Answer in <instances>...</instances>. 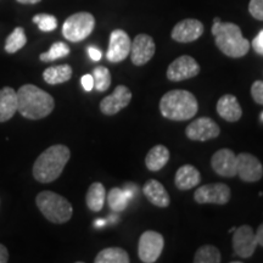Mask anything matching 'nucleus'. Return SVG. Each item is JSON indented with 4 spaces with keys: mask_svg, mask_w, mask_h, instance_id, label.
I'll return each mask as SVG.
<instances>
[{
    "mask_svg": "<svg viewBox=\"0 0 263 263\" xmlns=\"http://www.w3.org/2000/svg\"><path fill=\"white\" fill-rule=\"evenodd\" d=\"M20 112L28 120H42L49 116L55 107L54 98L33 84H25L17 91Z\"/></svg>",
    "mask_w": 263,
    "mask_h": 263,
    "instance_id": "1",
    "label": "nucleus"
},
{
    "mask_svg": "<svg viewBox=\"0 0 263 263\" xmlns=\"http://www.w3.org/2000/svg\"><path fill=\"white\" fill-rule=\"evenodd\" d=\"M71 157V151L65 145H52L43 151L33 164V177L39 183H51L61 176Z\"/></svg>",
    "mask_w": 263,
    "mask_h": 263,
    "instance_id": "2",
    "label": "nucleus"
},
{
    "mask_svg": "<svg viewBox=\"0 0 263 263\" xmlns=\"http://www.w3.org/2000/svg\"><path fill=\"white\" fill-rule=\"evenodd\" d=\"M212 34L215 35L217 48L229 58H242L250 50V43L242 37L239 26L232 22H221V18L213 20Z\"/></svg>",
    "mask_w": 263,
    "mask_h": 263,
    "instance_id": "3",
    "label": "nucleus"
},
{
    "mask_svg": "<svg viewBox=\"0 0 263 263\" xmlns=\"http://www.w3.org/2000/svg\"><path fill=\"white\" fill-rule=\"evenodd\" d=\"M199 104L195 95L188 90L174 89L167 91L160 100V111L164 118L171 121H188L197 114Z\"/></svg>",
    "mask_w": 263,
    "mask_h": 263,
    "instance_id": "4",
    "label": "nucleus"
},
{
    "mask_svg": "<svg viewBox=\"0 0 263 263\" xmlns=\"http://www.w3.org/2000/svg\"><path fill=\"white\" fill-rule=\"evenodd\" d=\"M39 211L49 222L62 224L71 219L73 209L67 199L54 192H42L35 197Z\"/></svg>",
    "mask_w": 263,
    "mask_h": 263,
    "instance_id": "5",
    "label": "nucleus"
},
{
    "mask_svg": "<svg viewBox=\"0 0 263 263\" xmlns=\"http://www.w3.org/2000/svg\"><path fill=\"white\" fill-rule=\"evenodd\" d=\"M95 27V18L89 12L71 15L62 26V34L68 42L78 43L88 38Z\"/></svg>",
    "mask_w": 263,
    "mask_h": 263,
    "instance_id": "6",
    "label": "nucleus"
},
{
    "mask_svg": "<svg viewBox=\"0 0 263 263\" xmlns=\"http://www.w3.org/2000/svg\"><path fill=\"white\" fill-rule=\"evenodd\" d=\"M164 239L155 230H146L139 238L138 244V256L144 263L156 262L162 254Z\"/></svg>",
    "mask_w": 263,
    "mask_h": 263,
    "instance_id": "7",
    "label": "nucleus"
},
{
    "mask_svg": "<svg viewBox=\"0 0 263 263\" xmlns=\"http://www.w3.org/2000/svg\"><path fill=\"white\" fill-rule=\"evenodd\" d=\"M233 234V249L234 254L241 258H249L254 255L258 242L254 229L250 226L235 228Z\"/></svg>",
    "mask_w": 263,
    "mask_h": 263,
    "instance_id": "8",
    "label": "nucleus"
},
{
    "mask_svg": "<svg viewBox=\"0 0 263 263\" xmlns=\"http://www.w3.org/2000/svg\"><path fill=\"white\" fill-rule=\"evenodd\" d=\"M194 199L197 203H217L226 205L230 200V188L227 184L213 183L200 186L194 193Z\"/></svg>",
    "mask_w": 263,
    "mask_h": 263,
    "instance_id": "9",
    "label": "nucleus"
},
{
    "mask_svg": "<svg viewBox=\"0 0 263 263\" xmlns=\"http://www.w3.org/2000/svg\"><path fill=\"white\" fill-rule=\"evenodd\" d=\"M200 73V66L195 59L183 55L176 59L167 68V78L171 82H182L196 77Z\"/></svg>",
    "mask_w": 263,
    "mask_h": 263,
    "instance_id": "10",
    "label": "nucleus"
},
{
    "mask_svg": "<svg viewBox=\"0 0 263 263\" xmlns=\"http://www.w3.org/2000/svg\"><path fill=\"white\" fill-rule=\"evenodd\" d=\"M185 134L193 141H207L218 137L221 128L212 118L199 117L186 127Z\"/></svg>",
    "mask_w": 263,
    "mask_h": 263,
    "instance_id": "11",
    "label": "nucleus"
},
{
    "mask_svg": "<svg viewBox=\"0 0 263 263\" xmlns=\"http://www.w3.org/2000/svg\"><path fill=\"white\" fill-rule=\"evenodd\" d=\"M156 45L153 37L149 34L140 33L130 45V59L136 66H143L149 62L155 55Z\"/></svg>",
    "mask_w": 263,
    "mask_h": 263,
    "instance_id": "12",
    "label": "nucleus"
},
{
    "mask_svg": "<svg viewBox=\"0 0 263 263\" xmlns=\"http://www.w3.org/2000/svg\"><path fill=\"white\" fill-rule=\"evenodd\" d=\"M130 38L122 29H115L110 35L106 58L112 64L126 60L130 54Z\"/></svg>",
    "mask_w": 263,
    "mask_h": 263,
    "instance_id": "13",
    "label": "nucleus"
},
{
    "mask_svg": "<svg viewBox=\"0 0 263 263\" xmlns=\"http://www.w3.org/2000/svg\"><path fill=\"white\" fill-rule=\"evenodd\" d=\"M238 176L240 179L248 183L258 182L263 176V166L257 157L248 153H241L236 156Z\"/></svg>",
    "mask_w": 263,
    "mask_h": 263,
    "instance_id": "14",
    "label": "nucleus"
},
{
    "mask_svg": "<svg viewBox=\"0 0 263 263\" xmlns=\"http://www.w3.org/2000/svg\"><path fill=\"white\" fill-rule=\"evenodd\" d=\"M132 91L126 85H117L114 93L104 98L100 103V111L106 116H114L129 105Z\"/></svg>",
    "mask_w": 263,
    "mask_h": 263,
    "instance_id": "15",
    "label": "nucleus"
},
{
    "mask_svg": "<svg viewBox=\"0 0 263 263\" xmlns=\"http://www.w3.org/2000/svg\"><path fill=\"white\" fill-rule=\"evenodd\" d=\"M212 170L218 176L224 178H232L238 173V164H236V155L230 149H221L213 154L211 159Z\"/></svg>",
    "mask_w": 263,
    "mask_h": 263,
    "instance_id": "16",
    "label": "nucleus"
},
{
    "mask_svg": "<svg viewBox=\"0 0 263 263\" xmlns=\"http://www.w3.org/2000/svg\"><path fill=\"white\" fill-rule=\"evenodd\" d=\"M203 29L205 28L202 22H200L199 20L186 18L174 26L171 35L173 41L178 43H192L201 37Z\"/></svg>",
    "mask_w": 263,
    "mask_h": 263,
    "instance_id": "17",
    "label": "nucleus"
},
{
    "mask_svg": "<svg viewBox=\"0 0 263 263\" xmlns=\"http://www.w3.org/2000/svg\"><path fill=\"white\" fill-rule=\"evenodd\" d=\"M216 108L219 116L227 122H236L242 116V108L240 106L238 99L232 94H226L221 97Z\"/></svg>",
    "mask_w": 263,
    "mask_h": 263,
    "instance_id": "18",
    "label": "nucleus"
},
{
    "mask_svg": "<svg viewBox=\"0 0 263 263\" xmlns=\"http://www.w3.org/2000/svg\"><path fill=\"white\" fill-rule=\"evenodd\" d=\"M200 182H201V174L192 164H184L179 167L174 177V184L178 190H182V192L195 188Z\"/></svg>",
    "mask_w": 263,
    "mask_h": 263,
    "instance_id": "19",
    "label": "nucleus"
},
{
    "mask_svg": "<svg viewBox=\"0 0 263 263\" xmlns=\"http://www.w3.org/2000/svg\"><path fill=\"white\" fill-rule=\"evenodd\" d=\"M143 193L153 205L160 207V209H166V207L170 206L171 199L168 193L159 180H147L143 188Z\"/></svg>",
    "mask_w": 263,
    "mask_h": 263,
    "instance_id": "20",
    "label": "nucleus"
},
{
    "mask_svg": "<svg viewBox=\"0 0 263 263\" xmlns=\"http://www.w3.org/2000/svg\"><path fill=\"white\" fill-rule=\"evenodd\" d=\"M18 99L17 91L10 87L0 90V122H6L17 112Z\"/></svg>",
    "mask_w": 263,
    "mask_h": 263,
    "instance_id": "21",
    "label": "nucleus"
},
{
    "mask_svg": "<svg viewBox=\"0 0 263 263\" xmlns=\"http://www.w3.org/2000/svg\"><path fill=\"white\" fill-rule=\"evenodd\" d=\"M170 150L164 145H156L150 149L145 157V166L151 172H159L170 161Z\"/></svg>",
    "mask_w": 263,
    "mask_h": 263,
    "instance_id": "22",
    "label": "nucleus"
},
{
    "mask_svg": "<svg viewBox=\"0 0 263 263\" xmlns=\"http://www.w3.org/2000/svg\"><path fill=\"white\" fill-rule=\"evenodd\" d=\"M105 199H106V190L101 183H93L88 189L87 196H85V202H87L88 209L94 212H99L103 210Z\"/></svg>",
    "mask_w": 263,
    "mask_h": 263,
    "instance_id": "23",
    "label": "nucleus"
},
{
    "mask_svg": "<svg viewBox=\"0 0 263 263\" xmlns=\"http://www.w3.org/2000/svg\"><path fill=\"white\" fill-rule=\"evenodd\" d=\"M72 77V67L70 65L51 66L43 72V78L48 84L55 85L70 81Z\"/></svg>",
    "mask_w": 263,
    "mask_h": 263,
    "instance_id": "24",
    "label": "nucleus"
},
{
    "mask_svg": "<svg viewBox=\"0 0 263 263\" xmlns=\"http://www.w3.org/2000/svg\"><path fill=\"white\" fill-rule=\"evenodd\" d=\"M132 199V193L127 189L112 188L107 194V202L110 209L115 212L124 211L127 209L128 202Z\"/></svg>",
    "mask_w": 263,
    "mask_h": 263,
    "instance_id": "25",
    "label": "nucleus"
},
{
    "mask_svg": "<svg viewBox=\"0 0 263 263\" xmlns=\"http://www.w3.org/2000/svg\"><path fill=\"white\" fill-rule=\"evenodd\" d=\"M95 263H129L127 251L121 248H107L101 250L94 259Z\"/></svg>",
    "mask_w": 263,
    "mask_h": 263,
    "instance_id": "26",
    "label": "nucleus"
},
{
    "mask_svg": "<svg viewBox=\"0 0 263 263\" xmlns=\"http://www.w3.org/2000/svg\"><path fill=\"white\" fill-rule=\"evenodd\" d=\"M221 261V252L213 245L201 246L194 256V262L195 263H219Z\"/></svg>",
    "mask_w": 263,
    "mask_h": 263,
    "instance_id": "27",
    "label": "nucleus"
},
{
    "mask_svg": "<svg viewBox=\"0 0 263 263\" xmlns=\"http://www.w3.org/2000/svg\"><path fill=\"white\" fill-rule=\"evenodd\" d=\"M26 43H27V37L25 34V29L22 27H17L6 38L5 50L9 54H15L16 51L25 47Z\"/></svg>",
    "mask_w": 263,
    "mask_h": 263,
    "instance_id": "28",
    "label": "nucleus"
},
{
    "mask_svg": "<svg viewBox=\"0 0 263 263\" xmlns=\"http://www.w3.org/2000/svg\"><path fill=\"white\" fill-rule=\"evenodd\" d=\"M93 80H94V88L100 93L106 91L111 85V73L104 66H99L94 68L93 71Z\"/></svg>",
    "mask_w": 263,
    "mask_h": 263,
    "instance_id": "29",
    "label": "nucleus"
},
{
    "mask_svg": "<svg viewBox=\"0 0 263 263\" xmlns=\"http://www.w3.org/2000/svg\"><path fill=\"white\" fill-rule=\"evenodd\" d=\"M68 54H70V48H68V45L62 42H57L51 45L49 51L41 54V60L43 62H50L58 60V59L67 57Z\"/></svg>",
    "mask_w": 263,
    "mask_h": 263,
    "instance_id": "30",
    "label": "nucleus"
},
{
    "mask_svg": "<svg viewBox=\"0 0 263 263\" xmlns=\"http://www.w3.org/2000/svg\"><path fill=\"white\" fill-rule=\"evenodd\" d=\"M33 22L38 25L42 32H51L58 27V20L55 16L48 14H38L33 17Z\"/></svg>",
    "mask_w": 263,
    "mask_h": 263,
    "instance_id": "31",
    "label": "nucleus"
},
{
    "mask_svg": "<svg viewBox=\"0 0 263 263\" xmlns=\"http://www.w3.org/2000/svg\"><path fill=\"white\" fill-rule=\"evenodd\" d=\"M249 11L252 17L263 21V0H251L249 4Z\"/></svg>",
    "mask_w": 263,
    "mask_h": 263,
    "instance_id": "32",
    "label": "nucleus"
},
{
    "mask_svg": "<svg viewBox=\"0 0 263 263\" xmlns=\"http://www.w3.org/2000/svg\"><path fill=\"white\" fill-rule=\"evenodd\" d=\"M251 95H252V99L255 100V103L263 105V82L262 81L254 82V84H252L251 87Z\"/></svg>",
    "mask_w": 263,
    "mask_h": 263,
    "instance_id": "33",
    "label": "nucleus"
},
{
    "mask_svg": "<svg viewBox=\"0 0 263 263\" xmlns=\"http://www.w3.org/2000/svg\"><path fill=\"white\" fill-rule=\"evenodd\" d=\"M252 48L259 55H263V31L258 33V35L252 42Z\"/></svg>",
    "mask_w": 263,
    "mask_h": 263,
    "instance_id": "34",
    "label": "nucleus"
},
{
    "mask_svg": "<svg viewBox=\"0 0 263 263\" xmlns=\"http://www.w3.org/2000/svg\"><path fill=\"white\" fill-rule=\"evenodd\" d=\"M82 87L85 91H90L94 88V80L91 74H84L81 80Z\"/></svg>",
    "mask_w": 263,
    "mask_h": 263,
    "instance_id": "35",
    "label": "nucleus"
},
{
    "mask_svg": "<svg viewBox=\"0 0 263 263\" xmlns=\"http://www.w3.org/2000/svg\"><path fill=\"white\" fill-rule=\"evenodd\" d=\"M88 54H89V58L93 61H99L103 57V52H101L99 49H97L95 47H89L88 48Z\"/></svg>",
    "mask_w": 263,
    "mask_h": 263,
    "instance_id": "36",
    "label": "nucleus"
},
{
    "mask_svg": "<svg viewBox=\"0 0 263 263\" xmlns=\"http://www.w3.org/2000/svg\"><path fill=\"white\" fill-rule=\"evenodd\" d=\"M9 261L8 249L4 245L0 244V263H6Z\"/></svg>",
    "mask_w": 263,
    "mask_h": 263,
    "instance_id": "37",
    "label": "nucleus"
},
{
    "mask_svg": "<svg viewBox=\"0 0 263 263\" xmlns=\"http://www.w3.org/2000/svg\"><path fill=\"white\" fill-rule=\"evenodd\" d=\"M256 239H257L258 245L263 246V223L258 227L257 232H256Z\"/></svg>",
    "mask_w": 263,
    "mask_h": 263,
    "instance_id": "38",
    "label": "nucleus"
},
{
    "mask_svg": "<svg viewBox=\"0 0 263 263\" xmlns=\"http://www.w3.org/2000/svg\"><path fill=\"white\" fill-rule=\"evenodd\" d=\"M20 4H37V3L42 2V0H17Z\"/></svg>",
    "mask_w": 263,
    "mask_h": 263,
    "instance_id": "39",
    "label": "nucleus"
},
{
    "mask_svg": "<svg viewBox=\"0 0 263 263\" xmlns=\"http://www.w3.org/2000/svg\"><path fill=\"white\" fill-rule=\"evenodd\" d=\"M105 224H106V221H105V219H98V221H95V223H94V226L95 227H104Z\"/></svg>",
    "mask_w": 263,
    "mask_h": 263,
    "instance_id": "40",
    "label": "nucleus"
},
{
    "mask_svg": "<svg viewBox=\"0 0 263 263\" xmlns=\"http://www.w3.org/2000/svg\"><path fill=\"white\" fill-rule=\"evenodd\" d=\"M262 120H263V115H262Z\"/></svg>",
    "mask_w": 263,
    "mask_h": 263,
    "instance_id": "41",
    "label": "nucleus"
}]
</instances>
